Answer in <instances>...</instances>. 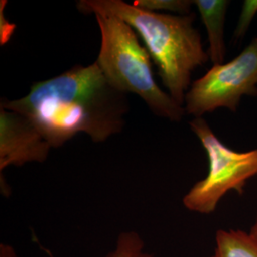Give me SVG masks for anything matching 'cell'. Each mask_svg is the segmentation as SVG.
Masks as SVG:
<instances>
[{
  "instance_id": "9c48e42d",
  "label": "cell",
  "mask_w": 257,
  "mask_h": 257,
  "mask_svg": "<svg viewBox=\"0 0 257 257\" xmlns=\"http://www.w3.org/2000/svg\"><path fill=\"white\" fill-rule=\"evenodd\" d=\"M106 257H156L145 251V243L137 231L119 233L113 250Z\"/></svg>"
},
{
  "instance_id": "6da1fadb",
  "label": "cell",
  "mask_w": 257,
  "mask_h": 257,
  "mask_svg": "<svg viewBox=\"0 0 257 257\" xmlns=\"http://www.w3.org/2000/svg\"><path fill=\"white\" fill-rule=\"evenodd\" d=\"M0 106L32 120L52 148L80 133L104 142L123 130L130 110L128 93L117 90L96 62L35 83L24 97L2 99Z\"/></svg>"
},
{
  "instance_id": "7c38bea8",
  "label": "cell",
  "mask_w": 257,
  "mask_h": 257,
  "mask_svg": "<svg viewBox=\"0 0 257 257\" xmlns=\"http://www.w3.org/2000/svg\"><path fill=\"white\" fill-rule=\"evenodd\" d=\"M7 1H1L0 4V44L4 45L9 41L14 31L16 29V25L10 23L4 16V9L6 7Z\"/></svg>"
},
{
  "instance_id": "277c9868",
  "label": "cell",
  "mask_w": 257,
  "mask_h": 257,
  "mask_svg": "<svg viewBox=\"0 0 257 257\" xmlns=\"http://www.w3.org/2000/svg\"><path fill=\"white\" fill-rule=\"evenodd\" d=\"M190 127L207 153L209 171L204 179L186 193L183 205L189 211L210 214L230 191L242 195L248 180L256 176L257 148L247 152L230 149L215 136L203 117L193 118Z\"/></svg>"
},
{
  "instance_id": "8fae6325",
  "label": "cell",
  "mask_w": 257,
  "mask_h": 257,
  "mask_svg": "<svg viewBox=\"0 0 257 257\" xmlns=\"http://www.w3.org/2000/svg\"><path fill=\"white\" fill-rule=\"evenodd\" d=\"M256 15L257 0H245L242 4L236 27L232 34L234 43H237L246 37V34Z\"/></svg>"
},
{
  "instance_id": "8992f818",
  "label": "cell",
  "mask_w": 257,
  "mask_h": 257,
  "mask_svg": "<svg viewBox=\"0 0 257 257\" xmlns=\"http://www.w3.org/2000/svg\"><path fill=\"white\" fill-rule=\"evenodd\" d=\"M51 144L33 121L14 110L0 111V171L29 162L42 163Z\"/></svg>"
},
{
  "instance_id": "7a4b0ae2",
  "label": "cell",
  "mask_w": 257,
  "mask_h": 257,
  "mask_svg": "<svg viewBox=\"0 0 257 257\" xmlns=\"http://www.w3.org/2000/svg\"><path fill=\"white\" fill-rule=\"evenodd\" d=\"M76 7L85 15L119 18L133 28L143 40L168 93L184 106L193 71L210 60L201 35L193 26L194 13H154L122 0H80Z\"/></svg>"
},
{
  "instance_id": "4fadbf2b",
  "label": "cell",
  "mask_w": 257,
  "mask_h": 257,
  "mask_svg": "<svg viewBox=\"0 0 257 257\" xmlns=\"http://www.w3.org/2000/svg\"><path fill=\"white\" fill-rule=\"evenodd\" d=\"M0 257H19L16 249L9 244L2 243L0 245Z\"/></svg>"
},
{
  "instance_id": "52a82bcc",
  "label": "cell",
  "mask_w": 257,
  "mask_h": 257,
  "mask_svg": "<svg viewBox=\"0 0 257 257\" xmlns=\"http://www.w3.org/2000/svg\"><path fill=\"white\" fill-rule=\"evenodd\" d=\"M229 0H194L202 22L207 30L209 48L207 50L212 65L225 63L227 46L225 42V23Z\"/></svg>"
},
{
  "instance_id": "5b68a950",
  "label": "cell",
  "mask_w": 257,
  "mask_h": 257,
  "mask_svg": "<svg viewBox=\"0 0 257 257\" xmlns=\"http://www.w3.org/2000/svg\"><path fill=\"white\" fill-rule=\"evenodd\" d=\"M244 96H257V36L230 61L212 65L193 81L184 108L194 118L220 108L235 112Z\"/></svg>"
},
{
  "instance_id": "ba28073f",
  "label": "cell",
  "mask_w": 257,
  "mask_h": 257,
  "mask_svg": "<svg viewBox=\"0 0 257 257\" xmlns=\"http://www.w3.org/2000/svg\"><path fill=\"white\" fill-rule=\"evenodd\" d=\"M209 257H257V237L242 230H219Z\"/></svg>"
},
{
  "instance_id": "3957f363",
  "label": "cell",
  "mask_w": 257,
  "mask_h": 257,
  "mask_svg": "<svg viewBox=\"0 0 257 257\" xmlns=\"http://www.w3.org/2000/svg\"><path fill=\"white\" fill-rule=\"evenodd\" d=\"M101 34L96 63L117 90L135 93L161 118L179 122L186 114L182 105L156 83L152 57L139 42L136 31L113 16L94 15Z\"/></svg>"
},
{
  "instance_id": "5bb4252c",
  "label": "cell",
  "mask_w": 257,
  "mask_h": 257,
  "mask_svg": "<svg viewBox=\"0 0 257 257\" xmlns=\"http://www.w3.org/2000/svg\"><path fill=\"white\" fill-rule=\"evenodd\" d=\"M249 232H250V233H251L253 236L257 237V208L256 214H255V219H254V223L252 224V226H251V228H250Z\"/></svg>"
},
{
  "instance_id": "30bf717a",
  "label": "cell",
  "mask_w": 257,
  "mask_h": 257,
  "mask_svg": "<svg viewBox=\"0 0 257 257\" xmlns=\"http://www.w3.org/2000/svg\"><path fill=\"white\" fill-rule=\"evenodd\" d=\"M133 4L138 8L154 13L167 14L166 12H172L180 16L193 13V1L190 0H136Z\"/></svg>"
}]
</instances>
